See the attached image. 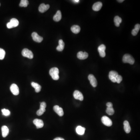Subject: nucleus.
<instances>
[{
	"label": "nucleus",
	"instance_id": "1",
	"mask_svg": "<svg viewBox=\"0 0 140 140\" xmlns=\"http://www.w3.org/2000/svg\"><path fill=\"white\" fill-rule=\"evenodd\" d=\"M50 75L51 76V78L54 80H58L59 79V70L57 67H53L50 70Z\"/></svg>",
	"mask_w": 140,
	"mask_h": 140
},
{
	"label": "nucleus",
	"instance_id": "2",
	"mask_svg": "<svg viewBox=\"0 0 140 140\" xmlns=\"http://www.w3.org/2000/svg\"><path fill=\"white\" fill-rule=\"evenodd\" d=\"M123 61L125 63H129L131 65L134 64L135 60L131 55L129 54H125L123 58Z\"/></svg>",
	"mask_w": 140,
	"mask_h": 140
},
{
	"label": "nucleus",
	"instance_id": "3",
	"mask_svg": "<svg viewBox=\"0 0 140 140\" xmlns=\"http://www.w3.org/2000/svg\"><path fill=\"white\" fill-rule=\"evenodd\" d=\"M22 55L24 57H27L29 59H32L34 57L32 51L27 48H25L23 50Z\"/></svg>",
	"mask_w": 140,
	"mask_h": 140
},
{
	"label": "nucleus",
	"instance_id": "4",
	"mask_svg": "<svg viewBox=\"0 0 140 140\" xmlns=\"http://www.w3.org/2000/svg\"><path fill=\"white\" fill-rule=\"evenodd\" d=\"M46 104L45 102H42L41 103L40 109L37 112V114L38 116H41L46 111Z\"/></svg>",
	"mask_w": 140,
	"mask_h": 140
},
{
	"label": "nucleus",
	"instance_id": "5",
	"mask_svg": "<svg viewBox=\"0 0 140 140\" xmlns=\"http://www.w3.org/2000/svg\"><path fill=\"white\" fill-rule=\"evenodd\" d=\"M101 121H102V123L105 125L107 126H111L112 124V123L111 120L106 116H103L101 119Z\"/></svg>",
	"mask_w": 140,
	"mask_h": 140
},
{
	"label": "nucleus",
	"instance_id": "6",
	"mask_svg": "<svg viewBox=\"0 0 140 140\" xmlns=\"http://www.w3.org/2000/svg\"><path fill=\"white\" fill-rule=\"evenodd\" d=\"M88 79L93 87L95 88L96 87L97 85V82L95 77L93 74H90L88 76Z\"/></svg>",
	"mask_w": 140,
	"mask_h": 140
},
{
	"label": "nucleus",
	"instance_id": "7",
	"mask_svg": "<svg viewBox=\"0 0 140 140\" xmlns=\"http://www.w3.org/2000/svg\"><path fill=\"white\" fill-rule=\"evenodd\" d=\"M118 75V72L116 71L113 70L109 72V79H110L112 82L116 83V78Z\"/></svg>",
	"mask_w": 140,
	"mask_h": 140
},
{
	"label": "nucleus",
	"instance_id": "8",
	"mask_svg": "<svg viewBox=\"0 0 140 140\" xmlns=\"http://www.w3.org/2000/svg\"><path fill=\"white\" fill-rule=\"evenodd\" d=\"M106 47L104 44H101L99 46L98 48V50L99 52V54L100 56L102 57H104L106 56Z\"/></svg>",
	"mask_w": 140,
	"mask_h": 140
},
{
	"label": "nucleus",
	"instance_id": "9",
	"mask_svg": "<svg viewBox=\"0 0 140 140\" xmlns=\"http://www.w3.org/2000/svg\"><path fill=\"white\" fill-rule=\"evenodd\" d=\"M32 36L33 40L37 42H41L43 40V37L39 36L36 32L32 33Z\"/></svg>",
	"mask_w": 140,
	"mask_h": 140
},
{
	"label": "nucleus",
	"instance_id": "10",
	"mask_svg": "<svg viewBox=\"0 0 140 140\" xmlns=\"http://www.w3.org/2000/svg\"><path fill=\"white\" fill-rule=\"evenodd\" d=\"M10 90L12 93L15 95H17L19 93V90L18 86L15 84H13L10 86Z\"/></svg>",
	"mask_w": 140,
	"mask_h": 140
},
{
	"label": "nucleus",
	"instance_id": "11",
	"mask_svg": "<svg viewBox=\"0 0 140 140\" xmlns=\"http://www.w3.org/2000/svg\"><path fill=\"white\" fill-rule=\"evenodd\" d=\"M73 96L75 99L80 101H83L84 98L82 93L78 90L75 91L73 93Z\"/></svg>",
	"mask_w": 140,
	"mask_h": 140
},
{
	"label": "nucleus",
	"instance_id": "12",
	"mask_svg": "<svg viewBox=\"0 0 140 140\" xmlns=\"http://www.w3.org/2000/svg\"><path fill=\"white\" fill-rule=\"evenodd\" d=\"M34 124L36 126L37 128H40L44 126V123L42 120L38 119H36L33 121Z\"/></svg>",
	"mask_w": 140,
	"mask_h": 140
},
{
	"label": "nucleus",
	"instance_id": "13",
	"mask_svg": "<svg viewBox=\"0 0 140 140\" xmlns=\"http://www.w3.org/2000/svg\"><path fill=\"white\" fill-rule=\"evenodd\" d=\"M53 110L60 116H62L64 114L63 109L59 106H55L53 107Z\"/></svg>",
	"mask_w": 140,
	"mask_h": 140
},
{
	"label": "nucleus",
	"instance_id": "14",
	"mask_svg": "<svg viewBox=\"0 0 140 140\" xmlns=\"http://www.w3.org/2000/svg\"><path fill=\"white\" fill-rule=\"evenodd\" d=\"M88 56V54L87 53L83 51H79L77 54V57L80 60H84L86 59Z\"/></svg>",
	"mask_w": 140,
	"mask_h": 140
},
{
	"label": "nucleus",
	"instance_id": "15",
	"mask_svg": "<svg viewBox=\"0 0 140 140\" xmlns=\"http://www.w3.org/2000/svg\"><path fill=\"white\" fill-rule=\"evenodd\" d=\"M50 5L48 4L45 5V4H42L40 5L39 8V10L41 13H43L45 12L50 8Z\"/></svg>",
	"mask_w": 140,
	"mask_h": 140
},
{
	"label": "nucleus",
	"instance_id": "16",
	"mask_svg": "<svg viewBox=\"0 0 140 140\" xmlns=\"http://www.w3.org/2000/svg\"><path fill=\"white\" fill-rule=\"evenodd\" d=\"M102 6V4L101 2H98L95 3L93 5L92 7V9L94 11H99L100 9H101Z\"/></svg>",
	"mask_w": 140,
	"mask_h": 140
},
{
	"label": "nucleus",
	"instance_id": "17",
	"mask_svg": "<svg viewBox=\"0 0 140 140\" xmlns=\"http://www.w3.org/2000/svg\"><path fill=\"white\" fill-rule=\"evenodd\" d=\"M123 124H124V129L125 132H126V133L128 134L130 132L131 130L128 121L126 120L124 122Z\"/></svg>",
	"mask_w": 140,
	"mask_h": 140
},
{
	"label": "nucleus",
	"instance_id": "18",
	"mask_svg": "<svg viewBox=\"0 0 140 140\" xmlns=\"http://www.w3.org/2000/svg\"><path fill=\"white\" fill-rule=\"evenodd\" d=\"M2 135L3 137H6L8 136L9 133V130L8 127L6 126H2Z\"/></svg>",
	"mask_w": 140,
	"mask_h": 140
},
{
	"label": "nucleus",
	"instance_id": "19",
	"mask_svg": "<svg viewBox=\"0 0 140 140\" xmlns=\"http://www.w3.org/2000/svg\"><path fill=\"white\" fill-rule=\"evenodd\" d=\"M86 130L85 128L81 126H78L76 128V132L79 135H83Z\"/></svg>",
	"mask_w": 140,
	"mask_h": 140
},
{
	"label": "nucleus",
	"instance_id": "20",
	"mask_svg": "<svg viewBox=\"0 0 140 140\" xmlns=\"http://www.w3.org/2000/svg\"><path fill=\"white\" fill-rule=\"evenodd\" d=\"M62 19V13L60 11L58 10L53 16V20L55 22H59Z\"/></svg>",
	"mask_w": 140,
	"mask_h": 140
},
{
	"label": "nucleus",
	"instance_id": "21",
	"mask_svg": "<svg viewBox=\"0 0 140 140\" xmlns=\"http://www.w3.org/2000/svg\"><path fill=\"white\" fill-rule=\"evenodd\" d=\"M59 45L56 48V50L59 51H62L64 50V48L65 44L64 41L62 39H60L58 42Z\"/></svg>",
	"mask_w": 140,
	"mask_h": 140
},
{
	"label": "nucleus",
	"instance_id": "22",
	"mask_svg": "<svg viewBox=\"0 0 140 140\" xmlns=\"http://www.w3.org/2000/svg\"><path fill=\"white\" fill-rule=\"evenodd\" d=\"M31 85L33 88H34L36 92L38 93L40 92L41 89V86L39 84L36 83L32 82Z\"/></svg>",
	"mask_w": 140,
	"mask_h": 140
},
{
	"label": "nucleus",
	"instance_id": "23",
	"mask_svg": "<svg viewBox=\"0 0 140 140\" xmlns=\"http://www.w3.org/2000/svg\"><path fill=\"white\" fill-rule=\"evenodd\" d=\"M71 30L72 32L77 34L80 31L81 28L78 25H74L71 27Z\"/></svg>",
	"mask_w": 140,
	"mask_h": 140
},
{
	"label": "nucleus",
	"instance_id": "24",
	"mask_svg": "<svg viewBox=\"0 0 140 140\" xmlns=\"http://www.w3.org/2000/svg\"><path fill=\"white\" fill-rule=\"evenodd\" d=\"M140 29V25L139 24H137L135 26V28L132 31V34L133 36H136L138 34Z\"/></svg>",
	"mask_w": 140,
	"mask_h": 140
},
{
	"label": "nucleus",
	"instance_id": "25",
	"mask_svg": "<svg viewBox=\"0 0 140 140\" xmlns=\"http://www.w3.org/2000/svg\"><path fill=\"white\" fill-rule=\"evenodd\" d=\"M122 22V19L118 16H116L114 18V22L117 27L120 26V23Z\"/></svg>",
	"mask_w": 140,
	"mask_h": 140
},
{
	"label": "nucleus",
	"instance_id": "26",
	"mask_svg": "<svg viewBox=\"0 0 140 140\" xmlns=\"http://www.w3.org/2000/svg\"><path fill=\"white\" fill-rule=\"evenodd\" d=\"M9 22L10 23L11 25H12L13 27H16L18 26V25L19 23L18 21L16 18L11 19L10 20V21Z\"/></svg>",
	"mask_w": 140,
	"mask_h": 140
},
{
	"label": "nucleus",
	"instance_id": "27",
	"mask_svg": "<svg viewBox=\"0 0 140 140\" xmlns=\"http://www.w3.org/2000/svg\"><path fill=\"white\" fill-rule=\"evenodd\" d=\"M106 112L108 115H112L114 113V111L112 107H107Z\"/></svg>",
	"mask_w": 140,
	"mask_h": 140
},
{
	"label": "nucleus",
	"instance_id": "28",
	"mask_svg": "<svg viewBox=\"0 0 140 140\" xmlns=\"http://www.w3.org/2000/svg\"><path fill=\"white\" fill-rule=\"evenodd\" d=\"M29 4V2L27 0H21L19 6L22 7H27Z\"/></svg>",
	"mask_w": 140,
	"mask_h": 140
},
{
	"label": "nucleus",
	"instance_id": "29",
	"mask_svg": "<svg viewBox=\"0 0 140 140\" xmlns=\"http://www.w3.org/2000/svg\"><path fill=\"white\" fill-rule=\"evenodd\" d=\"M5 55H6L5 51L2 49L0 48V60H2L4 59Z\"/></svg>",
	"mask_w": 140,
	"mask_h": 140
},
{
	"label": "nucleus",
	"instance_id": "30",
	"mask_svg": "<svg viewBox=\"0 0 140 140\" xmlns=\"http://www.w3.org/2000/svg\"><path fill=\"white\" fill-rule=\"evenodd\" d=\"M1 111L4 116H9L10 114V112L8 109H2Z\"/></svg>",
	"mask_w": 140,
	"mask_h": 140
},
{
	"label": "nucleus",
	"instance_id": "31",
	"mask_svg": "<svg viewBox=\"0 0 140 140\" xmlns=\"http://www.w3.org/2000/svg\"><path fill=\"white\" fill-rule=\"evenodd\" d=\"M123 78L120 75H118L117 76L116 78V83H120L121 82V81H122Z\"/></svg>",
	"mask_w": 140,
	"mask_h": 140
},
{
	"label": "nucleus",
	"instance_id": "32",
	"mask_svg": "<svg viewBox=\"0 0 140 140\" xmlns=\"http://www.w3.org/2000/svg\"><path fill=\"white\" fill-rule=\"evenodd\" d=\"M106 106L107 107H113V105L111 102H107L106 104Z\"/></svg>",
	"mask_w": 140,
	"mask_h": 140
},
{
	"label": "nucleus",
	"instance_id": "33",
	"mask_svg": "<svg viewBox=\"0 0 140 140\" xmlns=\"http://www.w3.org/2000/svg\"><path fill=\"white\" fill-rule=\"evenodd\" d=\"M7 27L8 28H13V27L12 25H11L10 22H8L7 24Z\"/></svg>",
	"mask_w": 140,
	"mask_h": 140
},
{
	"label": "nucleus",
	"instance_id": "34",
	"mask_svg": "<svg viewBox=\"0 0 140 140\" xmlns=\"http://www.w3.org/2000/svg\"><path fill=\"white\" fill-rule=\"evenodd\" d=\"M53 140H65L64 139L61 137H57L55 139Z\"/></svg>",
	"mask_w": 140,
	"mask_h": 140
},
{
	"label": "nucleus",
	"instance_id": "35",
	"mask_svg": "<svg viewBox=\"0 0 140 140\" xmlns=\"http://www.w3.org/2000/svg\"><path fill=\"white\" fill-rule=\"evenodd\" d=\"M74 3H79V0H72Z\"/></svg>",
	"mask_w": 140,
	"mask_h": 140
},
{
	"label": "nucleus",
	"instance_id": "36",
	"mask_svg": "<svg viewBox=\"0 0 140 140\" xmlns=\"http://www.w3.org/2000/svg\"><path fill=\"white\" fill-rule=\"evenodd\" d=\"M118 2H123L124 1V0H117Z\"/></svg>",
	"mask_w": 140,
	"mask_h": 140
},
{
	"label": "nucleus",
	"instance_id": "37",
	"mask_svg": "<svg viewBox=\"0 0 140 140\" xmlns=\"http://www.w3.org/2000/svg\"></svg>",
	"mask_w": 140,
	"mask_h": 140
}]
</instances>
